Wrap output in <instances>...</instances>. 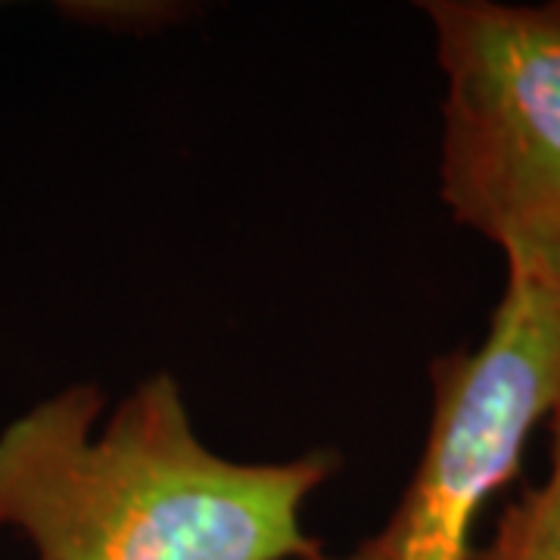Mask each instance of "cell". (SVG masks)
Segmentation results:
<instances>
[{
    "label": "cell",
    "instance_id": "6da1fadb",
    "mask_svg": "<svg viewBox=\"0 0 560 560\" xmlns=\"http://www.w3.org/2000/svg\"><path fill=\"white\" fill-rule=\"evenodd\" d=\"M97 383H72L0 430V526L35 560H302L320 548L302 504L342 467L212 452L180 383L156 371L103 420Z\"/></svg>",
    "mask_w": 560,
    "mask_h": 560
},
{
    "label": "cell",
    "instance_id": "5b68a950",
    "mask_svg": "<svg viewBox=\"0 0 560 560\" xmlns=\"http://www.w3.org/2000/svg\"><path fill=\"white\" fill-rule=\"evenodd\" d=\"M69 20L91 22L103 28H119L128 35H147L168 22L184 20V3H62Z\"/></svg>",
    "mask_w": 560,
    "mask_h": 560
},
{
    "label": "cell",
    "instance_id": "3957f363",
    "mask_svg": "<svg viewBox=\"0 0 560 560\" xmlns=\"http://www.w3.org/2000/svg\"><path fill=\"white\" fill-rule=\"evenodd\" d=\"M560 415V283L504 275L480 342L430 361V423L389 521L346 555L302 560H474L477 526Z\"/></svg>",
    "mask_w": 560,
    "mask_h": 560
},
{
    "label": "cell",
    "instance_id": "7a4b0ae2",
    "mask_svg": "<svg viewBox=\"0 0 560 560\" xmlns=\"http://www.w3.org/2000/svg\"><path fill=\"white\" fill-rule=\"evenodd\" d=\"M442 94L440 200L504 259L560 283V0H427Z\"/></svg>",
    "mask_w": 560,
    "mask_h": 560
},
{
    "label": "cell",
    "instance_id": "277c9868",
    "mask_svg": "<svg viewBox=\"0 0 560 560\" xmlns=\"http://www.w3.org/2000/svg\"><path fill=\"white\" fill-rule=\"evenodd\" d=\"M545 477L501 508L474 560H560V415L548 423Z\"/></svg>",
    "mask_w": 560,
    "mask_h": 560
}]
</instances>
